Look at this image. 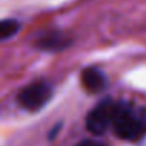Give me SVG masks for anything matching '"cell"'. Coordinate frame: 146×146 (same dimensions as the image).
<instances>
[{
    "mask_svg": "<svg viewBox=\"0 0 146 146\" xmlns=\"http://www.w3.org/2000/svg\"><path fill=\"white\" fill-rule=\"evenodd\" d=\"M112 127L123 140L136 142L142 139L146 135V108L116 102Z\"/></svg>",
    "mask_w": 146,
    "mask_h": 146,
    "instance_id": "1",
    "label": "cell"
},
{
    "mask_svg": "<svg viewBox=\"0 0 146 146\" xmlns=\"http://www.w3.org/2000/svg\"><path fill=\"white\" fill-rule=\"evenodd\" d=\"M52 96H53V89L49 83L33 82L19 92L17 103L29 112H36L40 110L44 105H47Z\"/></svg>",
    "mask_w": 146,
    "mask_h": 146,
    "instance_id": "2",
    "label": "cell"
},
{
    "mask_svg": "<svg viewBox=\"0 0 146 146\" xmlns=\"http://www.w3.org/2000/svg\"><path fill=\"white\" fill-rule=\"evenodd\" d=\"M116 102L110 98L99 102L86 117V129L93 135H103L113 122Z\"/></svg>",
    "mask_w": 146,
    "mask_h": 146,
    "instance_id": "3",
    "label": "cell"
},
{
    "mask_svg": "<svg viewBox=\"0 0 146 146\" xmlns=\"http://www.w3.org/2000/svg\"><path fill=\"white\" fill-rule=\"evenodd\" d=\"M69 44H70L69 37L60 30H47L43 35H40L35 42V46L37 49L46 52H57L66 49Z\"/></svg>",
    "mask_w": 146,
    "mask_h": 146,
    "instance_id": "4",
    "label": "cell"
},
{
    "mask_svg": "<svg viewBox=\"0 0 146 146\" xmlns=\"http://www.w3.org/2000/svg\"><path fill=\"white\" fill-rule=\"evenodd\" d=\"M82 83L89 93H99L108 88L105 73L98 67H88L82 73Z\"/></svg>",
    "mask_w": 146,
    "mask_h": 146,
    "instance_id": "5",
    "label": "cell"
},
{
    "mask_svg": "<svg viewBox=\"0 0 146 146\" xmlns=\"http://www.w3.org/2000/svg\"><path fill=\"white\" fill-rule=\"evenodd\" d=\"M20 30V23L15 19H5L0 23V39L7 40Z\"/></svg>",
    "mask_w": 146,
    "mask_h": 146,
    "instance_id": "6",
    "label": "cell"
},
{
    "mask_svg": "<svg viewBox=\"0 0 146 146\" xmlns=\"http://www.w3.org/2000/svg\"><path fill=\"white\" fill-rule=\"evenodd\" d=\"M78 146H106V145H103V143H100V142H98V140L85 139V140H82Z\"/></svg>",
    "mask_w": 146,
    "mask_h": 146,
    "instance_id": "7",
    "label": "cell"
},
{
    "mask_svg": "<svg viewBox=\"0 0 146 146\" xmlns=\"http://www.w3.org/2000/svg\"><path fill=\"white\" fill-rule=\"evenodd\" d=\"M59 130H60V125H56V126L53 127V130L50 132V135H49V139H53V137L56 136V133H59Z\"/></svg>",
    "mask_w": 146,
    "mask_h": 146,
    "instance_id": "8",
    "label": "cell"
}]
</instances>
